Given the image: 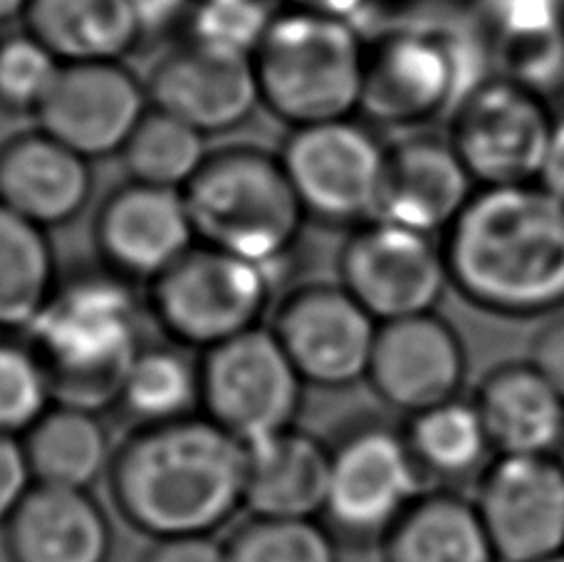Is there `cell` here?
Listing matches in <instances>:
<instances>
[{
    "instance_id": "11",
    "label": "cell",
    "mask_w": 564,
    "mask_h": 562,
    "mask_svg": "<svg viewBox=\"0 0 564 562\" xmlns=\"http://www.w3.org/2000/svg\"><path fill=\"white\" fill-rule=\"evenodd\" d=\"M552 125L545 97L490 77L453 115L451 144L478 188L538 184Z\"/></svg>"
},
{
    "instance_id": "1",
    "label": "cell",
    "mask_w": 564,
    "mask_h": 562,
    "mask_svg": "<svg viewBox=\"0 0 564 562\" xmlns=\"http://www.w3.org/2000/svg\"><path fill=\"white\" fill-rule=\"evenodd\" d=\"M246 444L204 414L137 426L115 451L109 490L149 538L216 536L246 510Z\"/></svg>"
},
{
    "instance_id": "10",
    "label": "cell",
    "mask_w": 564,
    "mask_h": 562,
    "mask_svg": "<svg viewBox=\"0 0 564 562\" xmlns=\"http://www.w3.org/2000/svg\"><path fill=\"white\" fill-rule=\"evenodd\" d=\"M389 149L355 119L300 127L280 162L307 216L327 224H369L384 182Z\"/></svg>"
},
{
    "instance_id": "17",
    "label": "cell",
    "mask_w": 564,
    "mask_h": 562,
    "mask_svg": "<svg viewBox=\"0 0 564 562\" xmlns=\"http://www.w3.org/2000/svg\"><path fill=\"white\" fill-rule=\"evenodd\" d=\"M97 244L115 275L154 283L196 246L184 191L137 182L119 188L99 214Z\"/></svg>"
},
{
    "instance_id": "28",
    "label": "cell",
    "mask_w": 564,
    "mask_h": 562,
    "mask_svg": "<svg viewBox=\"0 0 564 562\" xmlns=\"http://www.w3.org/2000/svg\"><path fill=\"white\" fill-rule=\"evenodd\" d=\"M59 283L45 228L0 204V333L23 335Z\"/></svg>"
},
{
    "instance_id": "19",
    "label": "cell",
    "mask_w": 564,
    "mask_h": 562,
    "mask_svg": "<svg viewBox=\"0 0 564 562\" xmlns=\"http://www.w3.org/2000/svg\"><path fill=\"white\" fill-rule=\"evenodd\" d=\"M476 188L451 139L411 137L389 149L375 220L446 236Z\"/></svg>"
},
{
    "instance_id": "29",
    "label": "cell",
    "mask_w": 564,
    "mask_h": 562,
    "mask_svg": "<svg viewBox=\"0 0 564 562\" xmlns=\"http://www.w3.org/2000/svg\"><path fill=\"white\" fill-rule=\"evenodd\" d=\"M404 434L421 474L441 480L482 476L496 454L476 401L463 397L409 417Z\"/></svg>"
},
{
    "instance_id": "33",
    "label": "cell",
    "mask_w": 564,
    "mask_h": 562,
    "mask_svg": "<svg viewBox=\"0 0 564 562\" xmlns=\"http://www.w3.org/2000/svg\"><path fill=\"white\" fill-rule=\"evenodd\" d=\"M57 404L43 363L23 337H0V434L23 439Z\"/></svg>"
},
{
    "instance_id": "20",
    "label": "cell",
    "mask_w": 564,
    "mask_h": 562,
    "mask_svg": "<svg viewBox=\"0 0 564 562\" xmlns=\"http://www.w3.org/2000/svg\"><path fill=\"white\" fill-rule=\"evenodd\" d=\"M492 77L532 89L547 102L564 93V0H468Z\"/></svg>"
},
{
    "instance_id": "8",
    "label": "cell",
    "mask_w": 564,
    "mask_h": 562,
    "mask_svg": "<svg viewBox=\"0 0 564 562\" xmlns=\"http://www.w3.org/2000/svg\"><path fill=\"white\" fill-rule=\"evenodd\" d=\"M198 369L200 414L240 444L295 426L307 385L273 327H253L206 349Z\"/></svg>"
},
{
    "instance_id": "30",
    "label": "cell",
    "mask_w": 564,
    "mask_h": 562,
    "mask_svg": "<svg viewBox=\"0 0 564 562\" xmlns=\"http://www.w3.org/2000/svg\"><path fill=\"white\" fill-rule=\"evenodd\" d=\"M117 404L139 426L200 414V369L174 347L141 349L119 389Z\"/></svg>"
},
{
    "instance_id": "26",
    "label": "cell",
    "mask_w": 564,
    "mask_h": 562,
    "mask_svg": "<svg viewBox=\"0 0 564 562\" xmlns=\"http://www.w3.org/2000/svg\"><path fill=\"white\" fill-rule=\"evenodd\" d=\"M25 23L65 65L119 63L141 40L129 0H33Z\"/></svg>"
},
{
    "instance_id": "34",
    "label": "cell",
    "mask_w": 564,
    "mask_h": 562,
    "mask_svg": "<svg viewBox=\"0 0 564 562\" xmlns=\"http://www.w3.org/2000/svg\"><path fill=\"white\" fill-rule=\"evenodd\" d=\"M273 20L265 0H196L188 15V43L253 57Z\"/></svg>"
},
{
    "instance_id": "7",
    "label": "cell",
    "mask_w": 564,
    "mask_h": 562,
    "mask_svg": "<svg viewBox=\"0 0 564 562\" xmlns=\"http://www.w3.org/2000/svg\"><path fill=\"white\" fill-rule=\"evenodd\" d=\"M280 268L194 246L151 283V310L176 343L214 349L260 327Z\"/></svg>"
},
{
    "instance_id": "36",
    "label": "cell",
    "mask_w": 564,
    "mask_h": 562,
    "mask_svg": "<svg viewBox=\"0 0 564 562\" xmlns=\"http://www.w3.org/2000/svg\"><path fill=\"white\" fill-rule=\"evenodd\" d=\"M33 486L35 478L28 464L23 439L0 434V528H6Z\"/></svg>"
},
{
    "instance_id": "5",
    "label": "cell",
    "mask_w": 564,
    "mask_h": 562,
    "mask_svg": "<svg viewBox=\"0 0 564 562\" xmlns=\"http://www.w3.org/2000/svg\"><path fill=\"white\" fill-rule=\"evenodd\" d=\"M265 105L290 127L351 119L361 109L367 43L355 23L302 10L275 15L253 55Z\"/></svg>"
},
{
    "instance_id": "14",
    "label": "cell",
    "mask_w": 564,
    "mask_h": 562,
    "mask_svg": "<svg viewBox=\"0 0 564 562\" xmlns=\"http://www.w3.org/2000/svg\"><path fill=\"white\" fill-rule=\"evenodd\" d=\"M305 385L345 389L367 379L379 323L341 285L290 295L273 325Z\"/></svg>"
},
{
    "instance_id": "38",
    "label": "cell",
    "mask_w": 564,
    "mask_h": 562,
    "mask_svg": "<svg viewBox=\"0 0 564 562\" xmlns=\"http://www.w3.org/2000/svg\"><path fill=\"white\" fill-rule=\"evenodd\" d=\"M528 363L545 377L564 399V317L552 320L535 337Z\"/></svg>"
},
{
    "instance_id": "42",
    "label": "cell",
    "mask_w": 564,
    "mask_h": 562,
    "mask_svg": "<svg viewBox=\"0 0 564 562\" xmlns=\"http://www.w3.org/2000/svg\"><path fill=\"white\" fill-rule=\"evenodd\" d=\"M401 6H404V20L411 18H431V15H443V13H451L453 8L458 3H463V8L468 6V0H399Z\"/></svg>"
},
{
    "instance_id": "23",
    "label": "cell",
    "mask_w": 564,
    "mask_h": 562,
    "mask_svg": "<svg viewBox=\"0 0 564 562\" xmlns=\"http://www.w3.org/2000/svg\"><path fill=\"white\" fill-rule=\"evenodd\" d=\"M89 196V162L50 134H23L0 149V204L30 224L63 226Z\"/></svg>"
},
{
    "instance_id": "39",
    "label": "cell",
    "mask_w": 564,
    "mask_h": 562,
    "mask_svg": "<svg viewBox=\"0 0 564 562\" xmlns=\"http://www.w3.org/2000/svg\"><path fill=\"white\" fill-rule=\"evenodd\" d=\"M196 0H129L141 37L161 35L176 28L181 20H188Z\"/></svg>"
},
{
    "instance_id": "3",
    "label": "cell",
    "mask_w": 564,
    "mask_h": 562,
    "mask_svg": "<svg viewBox=\"0 0 564 562\" xmlns=\"http://www.w3.org/2000/svg\"><path fill=\"white\" fill-rule=\"evenodd\" d=\"M20 337L43 363L57 404L95 411L117 404L129 367L144 349L137 298L112 270L59 280Z\"/></svg>"
},
{
    "instance_id": "6",
    "label": "cell",
    "mask_w": 564,
    "mask_h": 562,
    "mask_svg": "<svg viewBox=\"0 0 564 562\" xmlns=\"http://www.w3.org/2000/svg\"><path fill=\"white\" fill-rule=\"evenodd\" d=\"M184 198L204 246L265 268H282L307 216L280 159L258 149L208 156Z\"/></svg>"
},
{
    "instance_id": "37",
    "label": "cell",
    "mask_w": 564,
    "mask_h": 562,
    "mask_svg": "<svg viewBox=\"0 0 564 562\" xmlns=\"http://www.w3.org/2000/svg\"><path fill=\"white\" fill-rule=\"evenodd\" d=\"M141 562H228L226 543L214 536L154 540Z\"/></svg>"
},
{
    "instance_id": "4",
    "label": "cell",
    "mask_w": 564,
    "mask_h": 562,
    "mask_svg": "<svg viewBox=\"0 0 564 562\" xmlns=\"http://www.w3.org/2000/svg\"><path fill=\"white\" fill-rule=\"evenodd\" d=\"M492 77L488 50L463 18H411L381 30L367 45L361 115L387 127H416L458 107Z\"/></svg>"
},
{
    "instance_id": "2",
    "label": "cell",
    "mask_w": 564,
    "mask_h": 562,
    "mask_svg": "<svg viewBox=\"0 0 564 562\" xmlns=\"http://www.w3.org/2000/svg\"><path fill=\"white\" fill-rule=\"evenodd\" d=\"M441 246L451 285L476 307L502 317L564 307V204L540 184L476 188Z\"/></svg>"
},
{
    "instance_id": "13",
    "label": "cell",
    "mask_w": 564,
    "mask_h": 562,
    "mask_svg": "<svg viewBox=\"0 0 564 562\" xmlns=\"http://www.w3.org/2000/svg\"><path fill=\"white\" fill-rule=\"evenodd\" d=\"M476 508L498 562H542L564 553V461L496 456L482 471Z\"/></svg>"
},
{
    "instance_id": "41",
    "label": "cell",
    "mask_w": 564,
    "mask_h": 562,
    "mask_svg": "<svg viewBox=\"0 0 564 562\" xmlns=\"http://www.w3.org/2000/svg\"><path fill=\"white\" fill-rule=\"evenodd\" d=\"M379 0H288L290 10H302V13H315L325 18H337L355 23L359 18L369 15L377 8Z\"/></svg>"
},
{
    "instance_id": "40",
    "label": "cell",
    "mask_w": 564,
    "mask_h": 562,
    "mask_svg": "<svg viewBox=\"0 0 564 562\" xmlns=\"http://www.w3.org/2000/svg\"><path fill=\"white\" fill-rule=\"evenodd\" d=\"M538 184L564 204V112L557 115L555 125H552L545 164H542Z\"/></svg>"
},
{
    "instance_id": "43",
    "label": "cell",
    "mask_w": 564,
    "mask_h": 562,
    "mask_svg": "<svg viewBox=\"0 0 564 562\" xmlns=\"http://www.w3.org/2000/svg\"><path fill=\"white\" fill-rule=\"evenodd\" d=\"M33 0H0V23H8L13 18H25Z\"/></svg>"
},
{
    "instance_id": "25",
    "label": "cell",
    "mask_w": 564,
    "mask_h": 562,
    "mask_svg": "<svg viewBox=\"0 0 564 562\" xmlns=\"http://www.w3.org/2000/svg\"><path fill=\"white\" fill-rule=\"evenodd\" d=\"M384 562H498L476 500L431 490L381 540Z\"/></svg>"
},
{
    "instance_id": "9",
    "label": "cell",
    "mask_w": 564,
    "mask_h": 562,
    "mask_svg": "<svg viewBox=\"0 0 564 562\" xmlns=\"http://www.w3.org/2000/svg\"><path fill=\"white\" fill-rule=\"evenodd\" d=\"M421 480L423 474L404 431L359 424L332 444L322 523L337 540L381 543L423 494Z\"/></svg>"
},
{
    "instance_id": "31",
    "label": "cell",
    "mask_w": 564,
    "mask_h": 562,
    "mask_svg": "<svg viewBox=\"0 0 564 562\" xmlns=\"http://www.w3.org/2000/svg\"><path fill=\"white\" fill-rule=\"evenodd\" d=\"M132 182L184 191L208 162L206 134L166 112H147L122 149Z\"/></svg>"
},
{
    "instance_id": "21",
    "label": "cell",
    "mask_w": 564,
    "mask_h": 562,
    "mask_svg": "<svg viewBox=\"0 0 564 562\" xmlns=\"http://www.w3.org/2000/svg\"><path fill=\"white\" fill-rule=\"evenodd\" d=\"M10 562H109L112 523L89 490L35 484L6 528Z\"/></svg>"
},
{
    "instance_id": "15",
    "label": "cell",
    "mask_w": 564,
    "mask_h": 562,
    "mask_svg": "<svg viewBox=\"0 0 564 562\" xmlns=\"http://www.w3.org/2000/svg\"><path fill=\"white\" fill-rule=\"evenodd\" d=\"M147 87L119 63L65 65L53 93L37 109L40 132L87 162L122 154L147 117Z\"/></svg>"
},
{
    "instance_id": "24",
    "label": "cell",
    "mask_w": 564,
    "mask_h": 562,
    "mask_svg": "<svg viewBox=\"0 0 564 562\" xmlns=\"http://www.w3.org/2000/svg\"><path fill=\"white\" fill-rule=\"evenodd\" d=\"M473 401L496 456L562 454L564 399L530 363L492 369Z\"/></svg>"
},
{
    "instance_id": "32",
    "label": "cell",
    "mask_w": 564,
    "mask_h": 562,
    "mask_svg": "<svg viewBox=\"0 0 564 562\" xmlns=\"http://www.w3.org/2000/svg\"><path fill=\"white\" fill-rule=\"evenodd\" d=\"M228 562H339L337 538L322 520L250 516L226 540Z\"/></svg>"
},
{
    "instance_id": "22",
    "label": "cell",
    "mask_w": 564,
    "mask_h": 562,
    "mask_svg": "<svg viewBox=\"0 0 564 562\" xmlns=\"http://www.w3.org/2000/svg\"><path fill=\"white\" fill-rule=\"evenodd\" d=\"M246 448L248 516L322 520L329 490L332 444L295 424Z\"/></svg>"
},
{
    "instance_id": "35",
    "label": "cell",
    "mask_w": 564,
    "mask_h": 562,
    "mask_svg": "<svg viewBox=\"0 0 564 562\" xmlns=\"http://www.w3.org/2000/svg\"><path fill=\"white\" fill-rule=\"evenodd\" d=\"M63 69V60L35 35H10L0 43V107L37 115Z\"/></svg>"
},
{
    "instance_id": "12",
    "label": "cell",
    "mask_w": 564,
    "mask_h": 562,
    "mask_svg": "<svg viewBox=\"0 0 564 562\" xmlns=\"http://www.w3.org/2000/svg\"><path fill=\"white\" fill-rule=\"evenodd\" d=\"M451 283L436 238L387 220H369L341 253V288L377 323L429 315Z\"/></svg>"
},
{
    "instance_id": "44",
    "label": "cell",
    "mask_w": 564,
    "mask_h": 562,
    "mask_svg": "<svg viewBox=\"0 0 564 562\" xmlns=\"http://www.w3.org/2000/svg\"><path fill=\"white\" fill-rule=\"evenodd\" d=\"M542 562H564V553L557 558H550V560H542Z\"/></svg>"
},
{
    "instance_id": "18",
    "label": "cell",
    "mask_w": 564,
    "mask_h": 562,
    "mask_svg": "<svg viewBox=\"0 0 564 562\" xmlns=\"http://www.w3.org/2000/svg\"><path fill=\"white\" fill-rule=\"evenodd\" d=\"M147 93L159 112L181 119L206 137L240 127L260 105L253 57L194 43L161 60Z\"/></svg>"
},
{
    "instance_id": "16",
    "label": "cell",
    "mask_w": 564,
    "mask_h": 562,
    "mask_svg": "<svg viewBox=\"0 0 564 562\" xmlns=\"http://www.w3.org/2000/svg\"><path fill=\"white\" fill-rule=\"evenodd\" d=\"M466 349L456 329L436 313L381 323L367 381L377 397L414 417L460 397Z\"/></svg>"
},
{
    "instance_id": "27",
    "label": "cell",
    "mask_w": 564,
    "mask_h": 562,
    "mask_svg": "<svg viewBox=\"0 0 564 562\" xmlns=\"http://www.w3.org/2000/svg\"><path fill=\"white\" fill-rule=\"evenodd\" d=\"M35 484L89 490L109 474L115 448L95 409L55 404L23 436Z\"/></svg>"
}]
</instances>
